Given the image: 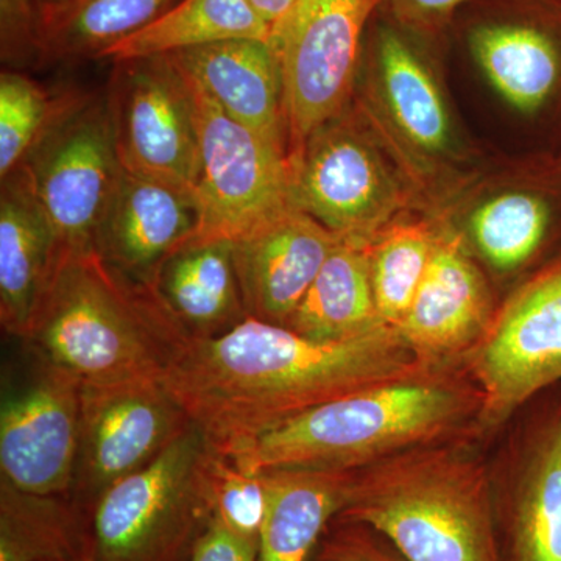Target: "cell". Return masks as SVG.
<instances>
[{
    "mask_svg": "<svg viewBox=\"0 0 561 561\" xmlns=\"http://www.w3.org/2000/svg\"><path fill=\"white\" fill-rule=\"evenodd\" d=\"M434 367L397 328L317 342L249 317L217 337L192 339L161 381L209 448L227 456L317 405Z\"/></svg>",
    "mask_w": 561,
    "mask_h": 561,
    "instance_id": "6da1fadb",
    "label": "cell"
},
{
    "mask_svg": "<svg viewBox=\"0 0 561 561\" xmlns=\"http://www.w3.org/2000/svg\"><path fill=\"white\" fill-rule=\"evenodd\" d=\"M481 411V390L461 365H438L317 405L227 456L249 472L356 471L420 446L478 437Z\"/></svg>",
    "mask_w": 561,
    "mask_h": 561,
    "instance_id": "7a4b0ae2",
    "label": "cell"
},
{
    "mask_svg": "<svg viewBox=\"0 0 561 561\" xmlns=\"http://www.w3.org/2000/svg\"><path fill=\"white\" fill-rule=\"evenodd\" d=\"M192 339L157 290L91 249L60 251L25 342L81 383H111L162 378Z\"/></svg>",
    "mask_w": 561,
    "mask_h": 561,
    "instance_id": "3957f363",
    "label": "cell"
},
{
    "mask_svg": "<svg viewBox=\"0 0 561 561\" xmlns=\"http://www.w3.org/2000/svg\"><path fill=\"white\" fill-rule=\"evenodd\" d=\"M467 440L420 446L356 470L335 518L371 527L405 561H502L493 478Z\"/></svg>",
    "mask_w": 561,
    "mask_h": 561,
    "instance_id": "277c9868",
    "label": "cell"
},
{
    "mask_svg": "<svg viewBox=\"0 0 561 561\" xmlns=\"http://www.w3.org/2000/svg\"><path fill=\"white\" fill-rule=\"evenodd\" d=\"M379 11L365 35L354 101L397 151L432 213L482 171L479 151L454 113L431 38Z\"/></svg>",
    "mask_w": 561,
    "mask_h": 561,
    "instance_id": "5b68a950",
    "label": "cell"
},
{
    "mask_svg": "<svg viewBox=\"0 0 561 561\" xmlns=\"http://www.w3.org/2000/svg\"><path fill=\"white\" fill-rule=\"evenodd\" d=\"M289 165L291 206L342 239L370 242L401 214L426 209L397 151L354 99L290 151Z\"/></svg>",
    "mask_w": 561,
    "mask_h": 561,
    "instance_id": "8992f818",
    "label": "cell"
},
{
    "mask_svg": "<svg viewBox=\"0 0 561 561\" xmlns=\"http://www.w3.org/2000/svg\"><path fill=\"white\" fill-rule=\"evenodd\" d=\"M205 448L192 424L158 459L81 507L79 561H187L209 522L198 478Z\"/></svg>",
    "mask_w": 561,
    "mask_h": 561,
    "instance_id": "52a82bcc",
    "label": "cell"
},
{
    "mask_svg": "<svg viewBox=\"0 0 561 561\" xmlns=\"http://www.w3.org/2000/svg\"><path fill=\"white\" fill-rule=\"evenodd\" d=\"M459 364L482 393L478 437L561 386V250L497 306L489 330Z\"/></svg>",
    "mask_w": 561,
    "mask_h": 561,
    "instance_id": "ba28073f",
    "label": "cell"
},
{
    "mask_svg": "<svg viewBox=\"0 0 561 561\" xmlns=\"http://www.w3.org/2000/svg\"><path fill=\"white\" fill-rule=\"evenodd\" d=\"M490 278H513L541 260L561 230V162L482 171L432 210Z\"/></svg>",
    "mask_w": 561,
    "mask_h": 561,
    "instance_id": "9c48e42d",
    "label": "cell"
},
{
    "mask_svg": "<svg viewBox=\"0 0 561 561\" xmlns=\"http://www.w3.org/2000/svg\"><path fill=\"white\" fill-rule=\"evenodd\" d=\"M20 168L61 251L95 249L99 224L122 173L106 92H70Z\"/></svg>",
    "mask_w": 561,
    "mask_h": 561,
    "instance_id": "30bf717a",
    "label": "cell"
},
{
    "mask_svg": "<svg viewBox=\"0 0 561 561\" xmlns=\"http://www.w3.org/2000/svg\"><path fill=\"white\" fill-rule=\"evenodd\" d=\"M382 0H301L271 41L283 80L289 154L353 102L362 47Z\"/></svg>",
    "mask_w": 561,
    "mask_h": 561,
    "instance_id": "8fae6325",
    "label": "cell"
},
{
    "mask_svg": "<svg viewBox=\"0 0 561 561\" xmlns=\"http://www.w3.org/2000/svg\"><path fill=\"white\" fill-rule=\"evenodd\" d=\"M124 171L195 195L201 139L190 83L169 55L114 61L106 90Z\"/></svg>",
    "mask_w": 561,
    "mask_h": 561,
    "instance_id": "7c38bea8",
    "label": "cell"
},
{
    "mask_svg": "<svg viewBox=\"0 0 561 561\" xmlns=\"http://www.w3.org/2000/svg\"><path fill=\"white\" fill-rule=\"evenodd\" d=\"M184 77L194 101L202 154L195 191L201 227L194 238L236 242L291 206L289 154L232 119Z\"/></svg>",
    "mask_w": 561,
    "mask_h": 561,
    "instance_id": "4fadbf2b",
    "label": "cell"
},
{
    "mask_svg": "<svg viewBox=\"0 0 561 561\" xmlns=\"http://www.w3.org/2000/svg\"><path fill=\"white\" fill-rule=\"evenodd\" d=\"M192 426L161 378L81 383L80 445L70 497L87 507L142 470Z\"/></svg>",
    "mask_w": 561,
    "mask_h": 561,
    "instance_id": "5bb4252c",
    "label": "cell"
},
{
    "mask_svg": "<svg viewBox=\"0 0 561 561\" xmlns=\"http://www.w3.org/2000/svg\"><path fill=\"white\" fill-rule=\"evenodd\" d=\"M80 393L79 379L41 359L28 381L3 393L0 482L39 496H70L79 460Z\"/></svg>",
    "mask_w": 561,
    "mask_h": 561,
    "instance_id": "9a60e30c",
    "label": "cell"
},
{
    "mask_svg": "<svg viewBox=\"0 0 561 561\" xmlns=\"http://www.w3.org/2000/svg\"><path fill=\"white\" fill-rule=\"evenodd\" d=\"M467 46L505 105L535 117L561 95V7L523 0L476 18Z\"/></svg>",
    "mask_w": 561,
    "mask_h": 561,
    "instance_id": "2e32d148",
    "label": "cell"
},
{
    "mask_svg": "<svg viewBox=\"0 0 561 561\" xmlns=\"http://www.w3.org/2000/svg\"><path fill=\"white\" fill-rule=\"evenodd\" d=\"M502 561H561V391L542 402L493 478Z\"/></svg>",
    "mask_w": 561,
    "mask_h": 561,
    "instance_id": "e0dca14e",
    "label": "cell"
},
{
    "mask_svg": "<svg viewBox=\"0 0 561 561\" xmlns=\"http://www.w3.org/2000/svg\"><path fill=\"white\" fill-rule=\"evenodd\" d=\"M497 306L482 265L440 225L430 267L397 330L427 364H453L485 334Z\"/></svg>",
    "mask_w": 561,
    "mask_h": 561,
    "instance_id": "ac0fdd59",
    "label": "cell"
},
{
    "mask_svg": "<svg viewBox=\"0 0 561 561\" xmlns=\"http://www.w3.org/2000/svg\"><path fill=\"white\" fill-rule=\"evenodd\" d=\"M342 238L289 206L232 242L250 319L286 327Z\"/></svg>",
    "mask_w": 561,
    "mask_h": 561,
    "instance_id": "d6986e66",
    "label": "cell"
},
{
    "mask_svg": "<svg viewBox=\"0 0 561 561\" xmlns=\"http://www.w3.org/2000/svg\"><path fill=\"white\" fill-rule=\"evenodd\" d=\"M198 227L194 194L122 169L99 224L95 250L122 275L153 289L162 264Z\"/></svg>",
    "mask_w": 561,
    "mask_h": 561,
    "instance_id": "ffe728a7",
    "label": "cell"
},
{
    "mask_svg": "<svg viewBox=\"0 0 561 561\" xmlns=\"http://www.w3.org/2000/svg\"><path fill=\"white\" fill-rule=\"evenodd\" d=\"M169 57L228 116L289 154L283 80L271 41H221Z\"/></svg>",
    "mask_w": 561,
    "mask_h": 561,
    "instance_id": "44dd1931",
    "label": "cell"
},
{
    "mask_svg": "<svg viewBox=\"0 0 561 561\" xmlns=\"http://www.w3.org/2000/svg\"><path fill=\"white\" fill-rule=\"evenodd\" d=\"M60 242L24 169L0 190V321L22 341L60 256Z\"/></svg>",
    "mask_w": 561,
    "mask_h": 561,
    "instance_id": "7402d4cb",
    "label": "cell"
},
{
    "mask_svg": "<svg viewBox=\"0 0 561 561\" xmlns=\"http://www.w3.org/2000/svg\"><path fill=\"white\" fill-rule=\"evenodd\" d=\"M154 290L194 339H213L249 319L232 242L195 239L162 264Z\"/></svg>",
    "mask_w": 561,
    "mask_h": 561,
    "instance_id": "603a6c76",
    "label": "cell"
},
{
    "mask_svg": "<svg viewBox=\"0 0 561 561\" xmlns=\"http://www.w3.org/2000/svg\"><path fill=\"white\" fill-rule=\"evenodd\" d=\"M267 474L271 507L260 561H308L332 519L346 507L354 472L280 468Z\"/></svg>",
    "mask_w": 561,
    "mask_h": 561,
    "instance_id": "cb8c5ba5",
    "label": "cell"
},
{
    "mask_svg": "<svg viewBox=\"0 0 561 561\" xmlns=\"http://www.w3.org/2000/svg\"><path fill=\"white\" fill-rule=\"evenodd\" d=\"M368 242L342 239L286 328L317 342H341L386 327L373 294Z\"/></svg>",
    "mask_w": 561,
    "mask_h": 561,
    "instance_id": "d4e9b609",
    "label": "cell"
},
{
    "mask_svg": "<svg viewBox=\"0 0 561 561\" xmlns=\"http://www.w3.org/2000/svg\"><path fill=\"white\" fill-rule=\"evenodd\" d=\"M271 31L249 0H180L142 31L106 51L102 60L171 55L230 39L268 41Z\"/></svg>",
    "mask_w": 561,
    "mask_h": 561,
    "instance_id": "484cf974",
    "label": "cell"
},
{
    "mask_svg": "<svg viewBox=\"0 0 561 561\" xmlns=\"http://www.w3.org/2000/svg\"><path fill=\"white\" fill-rule=\"evenodd\" d=\"M175 5V0H69L44 11L43 62L102 60Z\"/></svg>",
    "mask_w": 561,
    "mask_h": 561,
    "instance_id": "4316f807",
    "label": "cell"
},
{
    "mask_svg": "<svg viewBox=\"0 0 561 561\" xmlns=\"http://www.w3.org/2000/svg\"><path fill=\"white\" fill-rule=\"evenodd\" d=\"M440 225L426 209L401 214L367 243L376 308L386 327L398 328L430 267Z\"/></svg>",
    "mask_w": 561,
    "mask_h": 561,
    "instance_id": "83f0119b",
    "label": "cell"
},
{
    "mask_svg": "<svg viewBox=\"0 0 561 561\" xmlns=\"http://www.w3.org/2000/svg\"><path fill=\"white\" fill-rule=\"evenodd\" d=\"M83 511L70 496H39L0 482V561H79Z\"/></svg>",
    "mask_w": 561,
    "mask_h": 561,
    "instance_id": "f1b7e54d",
    "label": "cell"
},
{
    "mask_svg": "<svg viewBox=\"0 0 561 561\" xmlns=\"http://www.w3.org/2000/svg\"><path fill=\"white\" fill-rule=\"evenodd\" d=\"M198 478L209 519L243 541L260 546L271 507L267 474L241 470L230 457L214 451L206 443L198 463Z\"/></svg>",
    "mask_w": 561,
    "mask_h": 561,
    "instance_id": "f546056e",
    "label": "cell"
},
{
    "mask_svg": "<svg viewBox=\"0 0 561 561\" xmlns=\"http://www.w3.org/2000/svg\"><path fill=\"white\" fill-rule=\"evenodd\" d=\"M70 92L51 95L22 73L3 69L0 73V179L16 171L43 138L68 102Z\"/></svg>",
    "mask_w": 561,
    "mask_h": 561,
    "instance_id": "4dcf8cb0",
    "label": "cell"
},
{
    "mask_svg": "<svg viewBox=\"0 0 561 561\" xmlns=\"http://www.w3.org/2000/svg\"><path fill=\"white\" fill-rule=\"evenodd\" d=\"M43 9L39 0H0V58L7 69L43 62Z\"/></svg>",
    "mask_w": 561,
    "mask_h": 561,
    "instance_id": "1f68e13d",
    "label": "cell"
},
{
    "mask_svg": "<svg viewBox=\"0 0 561 561\" xmlns=\"http://www.w3.org/2000/svg\"><path fill=\"white\" fill-rule=\"evenodd\" d=\"M308 561H405L389 540L365 524L334 518Z\"/></svg>",
    "mask_w": 561,
    "mask_h": 561,
    "instance_id": "d6a6232c",
    "label": "cell"
},
{
    "mask_svg": "<svg viewBox=\"0 0 561 561\" xmlns=\"http://www.w3.org/2000/svg\"><path fill=\"white\" fill-rule=\"evenodd\" d=\"M468 2L471 0H382L381 7L400 24L432 38Z\"/></svg>",
    "mask_w": 561,
    "mask_h": 561,
    "instance_id": "836d02e7",
    "label": "cell"
},
{
    "mask_svg": "<svg viewBox=\"0 0 561 561\" xmlns=\"http://www.w3.org/2000/svg\"><path fill=\"white\" fill-rule=\"evenodd\" d=\"M187 561H260V546L243 541L209 519L192 546Z\"/></svg>",
    "mask_w": 561,
    "mask_h": 561,
    "instance_id": "e575fe53",
    "label": "cell"
},
{
    "mask_svg": "<svg viewBox=\"0 0 561 561\" xmlns=\"http://www.w3.org/2000/svg\"><path fill=\"white\" fill-rule=\"evenodd\" d=\"M300 2L301 0H249L253 10L271 25V28L284 20Z\"/></svg>",
    "mask_w": 561,
    "mask_h": 561,
    "instance_id": "d590c367",
    "label": "cell"
},
{
    "mask_svg": "<svg viewBox=\"0 0 561 561\" xmlns=\"http://www.w3.org/2000/svg\"><path fill=\"white\" fill-rule=\"evenodd\" d=\"M66 2H69V0H39L43 13L47 10L58 9V7L65 5Z\"/></svg>",
    "mask_w": 561,
    "mask_h": 561,
    "instance_id": "8d00e7d4",
    "label": "cell"
},
{
    "mask_svg": "<svg viewBox=\"0 0 561 561\" xmlns=\"http://www.w3.org/2000/svg\"><path fill=\"white\" fill-rule=\"evenodd\" d=\"M551 2L557 3V5L561 7V0H551Z\"/></svg>",
    "mask_w": 561,
    "mask_h": 561,
    "instance_id": "74e56055",
    "label": "cell"
},
{
    "mask_svg": "<svg viewBox=\"0 0 561 561\" xmlns=\"http://www.w3.org/2000/svg\"><path fill=\"white\" fill-rule=\"evenodd\" d=\"M561 162V161H560Z\"/></svg>",
    "mask_w": 561,
    "mask_h": 561,
    "instance_id": "f35d334b",
    "label": "cell"
}]
</instances>
